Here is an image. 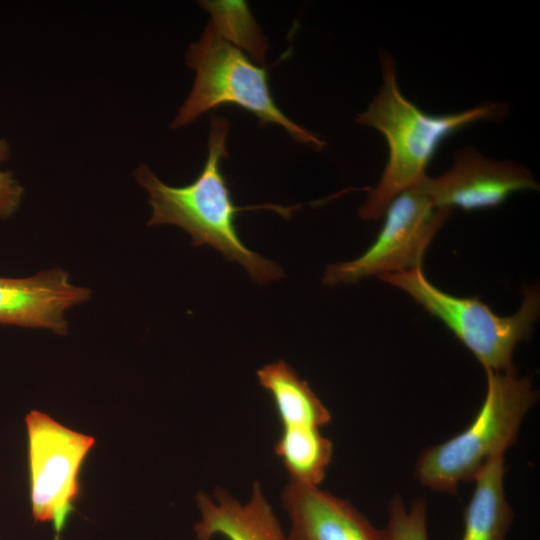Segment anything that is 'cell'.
Returning <instances> with one entry per match:
<instances>
[{"instance_id":"7c38bea8","label":"cell","mask_w":540,"mask_h":540,"mask_svg":"<svg viewBox=\"0 0 540 540\" xmlns=\"http://www.w3.org/2000/svg\"><path fill=\"white\" fill-rule=\"evenodd\" d=\"M504 455L488 460L477 472L472 496L464 510L461 540H505L513 511L505 495Z\"/></svg>"},{"instance_id":"9c48e42d","label":"cell","mask_w":540,"mask_h":540,"mask_svg":"<svg viewBox=\"0 0 540 540\" xmlns=\"http://www.w3.org/2000/svg\"><path fill=\"white\" fill-rule=\"evenodd\" d=\"M91 297L69 274L54 268L26 278L0 277V324L68 332L64 312Z\"/></svg>"},{"instance_id":"3957f363","label":"cell","mask_w":540,"mask_h":540,"mask_svg":"<svg viewBox=\"0 0 540 540\" xmlns=\"http://www.w3.org/2000/svg\"><path fill=\"white\" fill-rule=\"evenodd\" d=\"M485 373L486 393L474 420L459 434L420 453L415 477L423 487L455 494L461 483L473 481L488 460L505 455L538 401L528 377L516 372Z\"/></svg>"},{"instance_id":"5bb4252c","label":"cell","mask_w":540,"mask_h":540,"mask_svg":"<svg viewBox=\"0 0 540 540\" xmlns=\"http://www.w3.org/2000/svg\"><path fill=\"white\" fill-rule=\"evenodd\" d=\"M275 453L289 481L319 486L333 455V444L315 427H281Z\"/></svg>"},{"instance_id":"9a60e30c","label":"cell","mask_w":540,"mask_h":540,"mask_svg":"<svg viewBox=\"0 0 540 540\" xmlns=\"http://www.w3.org/2000/svg\"><path fill=\"white\" fill-rule=\"evenodd\" d=\"M217 31L258 60L264 59L267 43L244 1H202Z\"/></svg>"},{"instance_id":"ba28073f","label":"cell","mask_w":540,"mask_h":540,"mask_svg":"<svg viewBox=\"0 0 540 540\" xmlns=\"http://www.w3.org/2000/svg\"><path fill=\"white\" fill-rule=\"evenodd\" d=\"M418 185L436 208L466 211L497 207L518 191L539 190L526 167L486 158L474 147L458 150L448 171L427 175Z\"/></svg>"},{"instance_id":"8992f818","label":"cell","mask_w":540,"mask_h":540,"mask_svg":"<svg viewBox=\"0 0 540 540\" xmlns=\"http://www.w3.org/2000/svg\"><path fill=\"white\" fill-rule=\"evenodd\" d=\"M451 212L436 208L418 184L405 190L386 208L384 223L371 246L354 260L329 265L322 283L350 284L422 268L426 249Z\"/></svg>"},{"instance_id":"7a4b0ae2","label":"cell","mask_w":540,"mask_h":540,"mask_svg":"<svg viewBox=\"0 0 540 540\" xmlns=\"http://www.w3.org/2000/svg\"><path fill=\"white\" fill-rule=\"evenodd\" d=\"M380 62L382 86L356 121L385 137L389 155L381 178L359 208L363 220L383 217L394 198L423 180L443 140L473 123L502 118L509 109L506 103L489 102L457 113L428 114L402 94L392 56L382 52Z\"/></svg>"},{"instance_id":"4fadbf2b","label":"cell","mask_w":540,"mask_h":540,"mask_svg":"<svg viewBox=\"0 0 540 540\" xmlns=\"http://www.w3.org/2000/svg\"><path fill=\"white\" fill-rule=\"evenodd\" d=\"M259 384L270 395L281 427L320 428L331 414L309 384L285 361L279 360L257 370Z\"/></svg>"},{"instance_id":"2e32d148","label":"cell","mask_w":540,"mask_h":540,"mask_svg":"<svg viewBox=\"0 0 540 540\" xmlns=\"http://www.w3.org/2000/svg\"><path fill=\"white\" fill-rule=\"evenodd\" d=\"M384 529L388 540H428L425 500L417 498L407 507L401 496H394Z\"/></svg>"},{"instance_id":"6da1fadb","label":"cell","mask_w":540,"mask_h":540,"mask_svg":"<svg viewBox=\"0 0 540 540\" xmlns=\"http://www.w3.org/2000/svg\"><path fill=\"white\" fill-rule=\"evenodd\" d=\"M230 124L224 117H213L210 124L207 160L197 178L190 184L174 187L162 182L145 164L134 171V177L149 194L152 216L147 225L173 224L192 238L193 246L209 245L225 259L241 264L259 284L283 277L282 268L250 250L240 239L235 225L239 212L272 209L289 218L296 206L266 204L238 207L220 169L228 158L226 139Z\"/></svg>"},{"instance_id":"30bf717a","label":"cell","mask_w":540,"mask_h":540,"mask_svg":"<svg viewBox=\"0 0 540 540\" xmlns=\"http://www.w3.org/2000/svg\"><path fill=\"white\" fill-rule=\"evenodd\" d=\"M281 501L290 522L287 540H388L385 529L319 486L289 481Z\"/></svg>"},{"instance_id":"8fae6325","label":"cell","mask_w":540,"mask_h":540,"mask_svg":"<svg viewBox=\"0 0 540 540\" xmlns=\"http://www.w3.org/2000/svg\"><path fill=\"white\" fill-rule=\"evenodd\" d=\"M199 521L194 525L198 540H287L275 512L259 482H254L251 496L241 503L228 492L216 488L213 496H196Z\"/></svg>"},{"instance_id":"5b68a950","label":"cell","mask_w":540,"mask_h":540,"mask_svg":"<svg viewBox=\"0 0 540 540\" xmlns=\"http://www.w3.org/2000/svg\"><path fill=\"white\" fill-rule=\"evenodd\" d=\"M412 297L440 320L474 355L485 370L516 372L513 352L527 340L540 313L538 286L527 287L520 308L499 316L475 297L450 295L431 284L422 268L380 277Z\"/></svg>"},{"instance_id":"52a82bcc","label":"cell","mask_w":540,"mask_h":540,"mask_svg":"<svg viewBox=\"0 0 540 540\" xmlns=\"http://www.w3.org/2000/svg\"><path fill=\"white\" fill-rule=\"evenodd\" d=\"M25 422L32 515L53 524L59 534L74 510L80 469L95 439L36 410Z\"/></svg>"},{"instance_id":"e0dca14e","label":"cell","mask_w":540,"mask_h":540,"mask_svg":"<svg viewBox=\"0 0 540 540\" xmlns=\"http://www.w3.org/2000/svg\"><path fill=\"white\" fill-rule=\"evenodd\" d=\"M10 145L5 139H0V162L10 157ZM24 188L14 177V174L7 170H0V221L5 220L16 212L19 208Z\"/></svg>"},{"instance_id":"277c9868","label":"cell","mask_w":540,"mask_h":540,"mask_svg":"<svg viewBox=\"0 0 540 540\" xmlns=\"http://www.w3.org/2000/svg\"><path fill=\"white\" fill-rule=\"evenodd\" d=\"M195 71L193 87L171 123L184 127L220 105L234 104L253 113L261 124L283 127L296 141L321 150L325 142L291 121L276 105L267 69L255 65L242 50L224 38L209 22L200 39L186 53Z\"/></svg>"}]
</instances>
